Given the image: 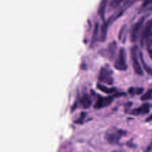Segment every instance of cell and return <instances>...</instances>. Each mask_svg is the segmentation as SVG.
Masks as SVG:
<instances>
[{"label":"cell","instance_id":"5bb4252c","mask_svg":"<svg viewBox=\"0 0 152 152\" xmlns=\"http://www.w3.org/2000/svg\"><path fill=\"white\" fill-rule=\"evenodd\" d=\"M129 93L132 94H142V92H143V88H132L129 89Z\"/></svg>","mask_w":152,"mask_h":152},{"label":"cell","instance_id":"8992f818","mask_svg":"<svg viewBox=\"0 0 152 152\" xmlns=\"http://www.w3.org/2000/svg\"><path fill=\"white\" fill-rule=\"evenodd\" d=\"M113 101H114V96H107V97L99 96L94 107L96 109L104 108V107L108 106Z\"/></svg>","mask_w":152,"mask_h":152},{"label":"cell","instance_id":"7a4b0ae2","mask_svg":"<svg viewBox=\"0 0 152 152\" xmlns=\"http://www.w3.org/2000/svg\"><path fill=\"white\" fill-rule=\"evenodd\" d=\"M114 68L119 71H126L127 62H126V52L125 49L121 48L118 53L117 59L114 62Z\"/></svg>","mask_w":152,"mask_h":152},{"label":"cell","instance_id":"44dd1931","mask_svg":"<svg viewBox=\"0 0 152 152\" xmlns=\"http://www.w3.org/2000/svg\"><path fill=\"white\" fill-rule=\"evenodd\" d=\"M145 121H146V122H150V121H152V114H151V115L149 116V117H148V118L146 119V120H145Z\"/></svg>","mask_w":152,"mask_h":152},{"label":"cell","instance_id":"d6986e66","mask_svg":"<svg viewBox=\"0 0 152 152\" xmlns=\"http://www.w3.org/2000/svg\"><path fill=\"white\" fill-rule=\"evenodd\" d=\"M152 4V0H145V1L143 2L142 6H143V7H145V6L148 5V4Z\"/></svg>","mask_w":152,"mask_h":152},{"label":"cell","instance_id":"9a60e30c","mask_svg":"<svg viewBox=\"0 0 152 152\" xmlns=\"http://www.w3.org/2000/svg\"><path fill=\"white\" fill-rule=\"evenodd\" d=\"M152 97V88L145 92L142 96H141V100H148Z\"/></svg>","mask_w":152,"mask_h":152},{"label":"cell","instance_id":"2e32d148","mask_svg":"<svg viewBox=\"0 0 152 152\" xmlns=\"http://www.w3.org/2000/svg\"><path fill=\"white\" fill-rule=\"evenodd\" d=\"M126 0H112L110 3V7H112V8H117V7L120 5L122 2H123Z\"/></svg>","mask_w":152,"mask_h":152},{"label":"cell","instance_id":"5b68a950","mask_svg":"<svg viewBox=\"0 0 152 152\" xmlns=\"http://www.w3.org/2000/svg\"><path fill=\"white\" fill-rule=\"evenodd\" d=\"M144 21H145V17H142L134 25L133 28H132V34H131V39H132V42H136L137 40L139 33L140 31L141 28H142V25L144 23Z\"/></svg>","mask_w":152,"mask_h":152},{"label":"cell","instance_id":"277c9868","mask_svg":"<svg viewBox=\"0 0 152 152\" xmlns=\"http://www.w3.org/2000/svg\"><path fill=\"white\" fill-rule=\"evenodd\" d=\"M99 80L108 85H112L114 83V79H113L111 71L108 68H102L99 72Z\"/></svg>","mask_w":152,"mask_h":152},{"label":"cell","instance_id":"ffe728a7","mask_svg":"<svg viewBox=\"0 0 152 152\" xmlns=\"http://www.w3.org/2000/svg\"><path fill=\"white\" fill-rule=\"evenodd\" d=\"M151 149H152V142L150 143V145H148V148H146V151H145V152H150L151 151Z\"/></svg>","mask_w":152,"mask_h":152},{"label":"cell","instance_id":"e0dca14e","mask_svg":"<svg viewBox=\"0 0 152 152\" xmlns=\"http://www.w3.org/2000/svg\"><path fill=\"white\" fill-rule=\"evenodd\" d=\"M98 25L96 24V26H95V28H94V34H93V37H92V42H94L95 40H96V36H97V33H98Z\"/></svg>","mask_w":152,"mask_h":152},{"label":"cell","instance_id":"52a82bcc","mask_svg":"<svg viewBox=\"0 0 152 152\" xmlns=\"http://www.w3.org/2000/svg\"><path fill=\"white\" fill-rule=\"evenodd\" d=\"M123 131H116V132H113L111 133L108 134H107V140L108 141V142L111 144L117 143L120 140V137L123 136Z\"/></svg>","mask_w":152,"mask_h":152},{"label":"cell","instance_id":"6da1fadb","mask_svg":"<svg viewBox=\"0 0 152 152\" xmlns=\"http://www.w3.org/2000/svg\"><path fill=\"white\" fill-rule=\"evenodd\" d=\"M141 45L148 48L152 45V19L145 24L141 36Z\"/></svg>","mask_w":152,"mask_h":152},{"label":"cell","instance_id":"30bf717a","mask_svg":"<svg viewBox=\"0 0 152 152\" xmlns=\"http://www.w3.org/2000/svg\"><path fill=\"white\" fill-rule=\"evenodd\" d=\"M97 88L99 91L105 94H114L117 91V89L115 88H107L106 86H104L102 85H97Z\"/></svg>","mask_w":152,"mask_h":152},{"label":"cell","instance_id":"8fae6325","mask_svg":"<svg viewBox=\"0 0 152 152\" xmlns=\"http://www.w3.org/2000/svg\"><path fill=\"white\" fill-rule=\"evenodd\" d=\"M110 22H111V19H109L108 21L105 22V23L102 25V28H101L100 33H101V39H102V41H104V40L105 39V38H106L107 31H108V25H109Z\"/></svg>","mask_w":152,"mask_h":152},{"label":"cell","instance_id":"ac0fdd59","mask_svg":"<svg viewBox=\"0 0 152 152\" xmlns=\"http://www.w3.org/2000/svg\"><path fill=\"white\" fill-rule=\"evenodd\" d=\"M85 117H86V114H85V113H83V114H82L81 115H80V120H77V123H80V124H81V123H83V120H84V119H85Z\"/></svg>","mask_w":152,"mask_h":152},{"label":"cell","instance_id":"7c38bea8","mask_svg":"<svg viewBox=\"0 0 152 152\" xmlns=\"http://www.w3.org/2000/svg\"><path fill=\"white\" fill-rule=\"evenodd\" d=\"M91 99L88 95L86 94L82 97L81 99V105L84 108H88L91 105Z\"/></svg>","mask_w":152,"mask_h":152},{"label":"cell","instance_id":"9c48e42d","mask_svg":"<svg viewBox=\"0 0 152 152\" xmlns=\"http://www.w3.org/2000/svg\"><path fill=\"white\" fill-rule=\"evenodd\" d=\"M108 0H102L99 4V8H98V14L100 16L101 19L104 20L105 19V9H106V5Z\"/></svg>","mask_w":152,"mask_h":152},{"label":"cell","instance_id":"ba28073f","mask_svg":"<svg viewBox=\"0 0 152 152\" xmlns=\"http://www.w3.org/2000/svg\"><path fill=\"white\" fill-rule=\"evenodd\" d=\"M150 111V105L148 104H144L142 106L139 107V108H134L131 111V114L135 116H140V115H145L147 114Z\"/></svg>","mask_w":152,"mask_h":152},{"label":"cell","instance_id":"4fadbf2b","mask_svg":"<svg viewBox=\"0 0 152 152\" xmlns=\"http://www.w3.org/2000/svg\"><path fill=\"white\" fill-rule=\"evenodd\" d=\"M140 59H141V62H142V66H143L144 69H145V71H146L147 73H148V74H150V75L152 76V68L151 67L148 66V65H147L146 63H145V62L144 61V59H143V56H142V53H140Z\"/></svg>","mask_w":152,"mask_h":152},{"label":"cell","instance_id":"3957f363","mask_svg":"<svg viewBox=\"0 0 152 152\" xmlns=\"http://www.w3.org/2000/svg\"><path fill=\"white\" fill-rule=\"evenodd\" d=\"M138 48L137 46L132 48V65L133 68L134 70V72L138 75H142L143 74V71L141 67L140 63L139 62V57H138Z\"/></svg>","mask_w":152,"mask_h":152}]
</instances>
